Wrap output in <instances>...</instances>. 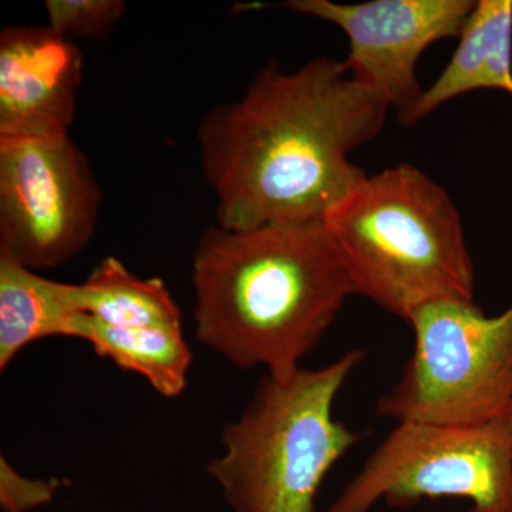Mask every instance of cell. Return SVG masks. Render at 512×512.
Listing matches in <instances>:
<instances>
[{
    "label": "cell",
    "mask_w": 512,
    "mask_h": 512,
    "mask_svg": "<svg viewBox=\"0 0 512 512\" xmlns=\"http://www.w3.org/2000/svg\"><path fill=\"white\" fill-rule=\"evenodd\" d=\"M481 89L512 96V0L476 2L450 62L397 119L403 127L416 126L447 101Z\"/></svg>",
    "instance_id": "10"
},
{
    "label": "cell",
    "mask_w": 512,
    "mask_h": 512,
    "mask_svg": "<svg viewBox=\"0 0 512 512\" xmlns=\"http://www.w3.org/2000/svg\"><path fill=\"white\" fill-rule=\"evenodd\" d=\"M474 0H288L281 8L338 26L349 40L350 76L387 106L407 109L423 93L417 63L427 47L458 37Z\"/></svg>",
    "instance_id": "8"
},
{
    "label": "cell",
    "mask_w": 512,
    "mask_h": 512,
    "mask_svg": "<svg viewBox=\"0 0 512 512\" xmlns=\"http://www.w3.org/2000/svg\"><path fill=\"white\" fill-rule=\"evenodd\" d=\"M56 480H33L18 473L5 457H0V505L3 512H28L55 497Z\"/></svg>",
    "instance_id": "15"
},
{
    "label": "cell",
    "mask_w": 512,
    "mask_h": 512,
    "mask_svg": "<svg viewBox=\"0 0 512 512\" xmlns=\"http://www.w3.org/2000/svg\"><path fill=\"white\" fill-rule=\"evenodd\" d=\"M508 414H510V420H511V423H512V406H511L510 412H508Z\"/></svg>",
    "instance_id": "16"
},
{
    "label": "cell",
    "mask_w": 512,
    "mask_h": 512,
    "mask_svg": "<svg viewBox=\"0 0 512 512\" xmlns=\"http://www.w3.org/2000/svg\"><path fill=\"white\" fill-rule=\"evenodd\" d=\"M46 10L53 32L100 40L106 39L123 18L126 3L121 0H49Z\"/></svg>",
    "instance_id": "14"
},
{
    "label": "cell",
    "mask_w": 512,
    "mask_h": 512,
    "mask_svg": "<svg viewBox=\"0 0 512 512\" xmlns=\"http://www.w3.org/2000/svg\"><path fill=\"white\" fill-rule=\"evenodd\" d=\"M413 352L376 404L396 423L473 426L512 406V305L485 315L476 301L441 299L410 316Z\"/></svg>",
    "instance_id": "5"
},
{
    "label": "cell",
    "mask_w": 512,
    "mask_h": 512,
    "mask_svg": "<svg viewBox=\"0 0 512 512\" xmlns=\"http://www.w3.org/2000/svg\"><path fill=\"white\" fill-rule=\"evenodd\" d=\"M192 285L202 345L278 379L301 369L355 295L322 222L208 228L192 256Z\"/></svg>",
    "instance_id": "2"
},
{
    "label": "cell",
    "mask_w": 512,
    "mask_h": 512,
    "mask_svg": "<svg viewBox=\"0 0 512 512\" xmlns=\"http://www.w3.org/2000/svg\"><path fill=\"white\" fill-rule=\"evenodd\" d=\"M72 338L90 343L96 355L120 369L144 377L168 399L180 396L187 386L192 353L183 329L116 328L80 313L74 319Z\"/></svg>",
    "instance_id": "12"
},
{
    "label": "cell",
    "mask_w": 512,
    "mask_h": 512,
    "mask_svg": "<svg viewBox=\"0 0 512 512\" xmlns=\"http://www.w3.org/2000/svg\"><path fill=\"white\" fill-rule=\"evenodd\" d=\"M363 360L353 349L320 369L259 380L241 416L222 429L224 453L208 463L232 511H315L330 470L360 441L333 417V404Z\"/></svg>",
    "instance_id": "4"
},
{
    "label": "cell",
    "mask_w": 512,
    "mask_h": 512,
    "mask_svg": "<svg viewBox=\"0 0 512 512\" xmlns=\"http://www.w3.org/2000/svg\"><path fill=\"white\" fill-rule=\"evenodd\" d=\"M74 299L80 313L116 328L183 329V313L167 285L160 278H138L114 256L74 285Z\"/></svg>",
    "instance_id": "13"
},
{
    "label": "cell",
    "mask_w": 512,
    "mask_h": 512,
    "mask_svg": "<svg viewBox=\"0 0 512 512\" xmlns=\"http://www.w3.org/2000/svg\"><path fill=\"white\" fill-rule=\"evenodd\" d=\"M101 201L69 134L0 138V255L36 272L64 264L92 241Z\"/></svg>",
    "instance_id": "7"
},
{
    "label": "cell",
    "mask_w": 512,
    "mask_h": 512,
    "mask_svg": "<svg viewBox=\"0 0 512 512\" xmlns=\"http://www.w3.org/2000/svg\"><path fill=\"white\" fill-rule=\"evenodd\" d=\"M83 56L66 36L13 26L0 33V138L69 134Z\"/></svg>",
    "instance_id": "9"
},
{
    "label": "cell",
    "mask_w": 512,
    "mask_h": 512,
    "mask_svg": "<svg viewBox=\"0 0 512 512\" xmlns=\"http://www.w3.org/2000/svg\"><path fill=\"white\" fill-rule=\"evenodd\" d=\"M77 315L74 285L47 279L0 255V369L37 340L72 338Z\"/></svg>",
    "instance_id": "11"
},
{
    "label": "cell",
    "mask_w": 512,
    "mask_h": 512,
    "mask_svg": "<svg viewBox=\"0 0 512 512\" xmlns=\"http://www.w3.org/2000/svg\"><path fill=\"white\" fill-rule=\"evenodd\" d=\"M389 110L343 60L319 57L293 72L261 67L197 130L218 227L322 222L366 177L349 156L382 133Z\"/></svg>",
    "instance_id": "1"
},
{
    "label": "cell",
    "mask_w": 512,
    "mask_h": 512,
    "mask_svg": "<svg viewBox=\"0 0 512 512\" xmlns=\"http://www.w3.org/2000/svg\"><path fill=\"white\" fill-rule=\"evenodd\" d=\"M458 498L470 512H512L510 414L473 426L403 421L343 488L328 512H370Z\"/></svg>",
    "instance_id": "6"
},
{
    "label": "cell",
    "mask_w": 512,
    "mask_h": 512,
    "mask_svg": "<svg viewBox=\"0 0 512 512\" xmlns=\"http://www.w3.org/2000/svg\"><path fill=\"white\" fill-rule=\"evenodd\" d=\"M357 295L403 320L441 299L474 301L476 275L448 192L403 163L367 175L323 217Z\"/></svg>",
    "instance_id": "3"
}]
</instances>
